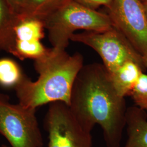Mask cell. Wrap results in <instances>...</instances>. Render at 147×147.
<instances>
[{
    "label": "cell",
    "mask_w": 147,
    "mask_h": 147,
    "mask_svg": "<svg viewBox=\"0 0 147 147\" xmlns=\"http://www.w3.org/2000/svg\"><path fill=\"white\" fill-rule=\"evenodd\" d=\"M25 74L20 65L10 58L0 59V86L15 88Z\"/></svg>",
    "instance_id": "obj_13"
},
{
    "label": "cell",
    "mask_w": 147,
    "mask_h": 147,
    "mask_svg": "<svg viewBox=\"0 0 147 147\" xmlns=\"http://www.w3.org/2000/svg\"><path fill=\"white\" fill-rule=\"evenodd\" d=\"M129 95L136 106L147 112V74H142Z\"/></svg>",
    "instance_id": "obj_15"
},
{
    "label": "cell",
    "mask_w": 147,
    "mask_h": 147,
    "mask_svg": "<svg viewBox=\"0 0 147 147\" xmlns=\"http://www.w3.org/2000/svg\"><path fill=\"white\" fill-rule=\"evenodd\" d=\"M143 69L138 64L128 61L113 72L109 73L111 82L117 94L124 98L126 95H129L143 73Z\"/></svg>",
    "instance_id": "obj_9"
},
{
    "label": "cell",
    "mask_w": 147,
    "mask_h": 147,
    "mask_svg": "<svg viewBox=\"0 0 147 147\" xmlns=\"http://www.w3.org/2000/svg\"><path fill=\"white\" fill-rule=\"evenodd\" d=\"M90 9L96 11L100 6H105L107 8L110 6L113 0H73Z\"/></svg>",
    "instance_id": "obj_16"
},
{
    "label": "cell",
    "mask_w": 147,
    "mask_h": 147,
    "mask_svg": "<svg viewBox=\"0 0 147 147\" xmlns=\"http://www.w3.org/2000/svg\"><path fill=\"white\" fill-rule=\"evenodd\" d=\"M143 5H144V7L145 11H146V14H147V1L145 2H143Z\"/></svg>",
    "instance_id": "obj_18"
},
{
    "label": "cell",
    "mask_w": 147,
    "mask_h": 147,
    "mask_svg": "<svg viewBox=\"0 0 147 147\" xmlns=\"http://www.w3.org/2000/svg\"><path fill=\"white\" fill-rule=\"evenodd\" d=\"M113 26L126 37L147 68V16L141 0H113L107 8Z\"/></svg>",
    "instance_id": "obj_7"
},
{
    "label": "cell",
    "mask_w": 147,
    "mask_h": 147,
    "mask_svg": "<svg viewBox=\"0 0 147 147\" xmlns=\"http://www.w3.org/2000/svg\"><path fill=\"white\" fill-rule=\"evenodd\" d=\"M45 29L44 22L42 20L33 18L19 17V20L14 27L16 40L40 41L44 37Z\"/></svg>",
    "instance_id": "obj_12"
},
{
    "label": "cell",
    "mask_w": 147,
    "mask_h": 147,
    "mask_svg": "<svg viewBox=\"0 0 147 147\" xmlns=\"http://www.w3.org/2000/svg\"><path fill=\"white\" fill-rule=\"evenodd\" d=\"M68 0H26L20 18H33L44 20Z\"/></svg>",
    "instance_id": "obj_11"
},
{
    "label": "cell",
    "mask_w": 147,
    "mask_h": 147,
    "mask_svg": "<svg viewBox=\"0 0 147 147\" xmlns=\"http://www.w3.org/2000/svg\"><path fill=\"white\" fill-rule=\"evenodd\" d=\"M126 126L127 138L124 147H147L146 112L136 106L127 109Z\"/></svg>",
    "instance_id": "obj_8"
},
{
    "label": "cell",
    "mask_w": 147,
    "mask_h": 147,
    "mask_svg": "<svg viewBox=\"0 0 147 147\" xmlns=\"http://www.w3.org/2000/svg\"><path fill=\"white\" fill-rule=\"evenodd\" d=\"M0 147H9V146H7V145H5V144H2V145H1Z\"/></svg>",
    "instance_id": "obj_19"
},
{
    "label": "cell",
    "mask_w": 147,
    "mask_h": 147,
    "mask_svg": "<svg viewBox=\"0 0 147 147\" xmlns=\"http://www.w3.org/2000/svg\"><path fill=\"white\" fill-rule=\"evenodd\" d=\"M50 49L44 46L40 41H23L16 40L10 53L20 59H32L36 61L47 53Z\"/></svg>",
    "instance_id": "obj_14"
},
{
    "label": "cell",
    "mask_w": 147,
    "mask_h": 147,
    "mask_svg": "<svg viewBox=\"0 0 147 147\" xmlns=\"http://www.w3.org/2000/svg\"><path fill=\"white\" fill-rule=\"evenodd\" d=\"M45 127L49 134L48 147H92L91 131L79 123L63 102L50 104Z\"/></svg>",
    "instance_id": "obj_6"
},
{
    "label": "cell",
    "mask_w": 147,
    "mask_h": 147,
    "mask_svg": "<svg viewBox=\"0 0 147 147\" xmlns=\"http://www.w3.org/2000/svg\"><path fill=\"white\" fill-rule=\"evenodd\" d=\"M69 106L79 123L90 131L96 124L101 127L107 147H120L127 108L103 64L84 65L75 81Z\"/></svg>",
    "instance_id": "obj_1"
},
{
    "label": "cell",
    "mask_w": 147,
    "mask_h": 147,
    "mask_svg": "<svg viewBox=\"0 0 147 147\" xmlns=\"http://www.w3.org/2000/svg\"><path fill=\"white\" fill-rule=\"evenodd\" d=\"M19 20L5 0H0V51L11 53L16 41L14 27Z\"/></svg>",
    "instance_id": "obj_10"
},
{
    "label": "cell",
    "mask_w": 147,
    "mask_h": 147,
    "mask_svg": "<svg viewBox=\"0 0 147 147\" xmlns=\"http://www.w3.org/2000/svg\"><path fill=\"white\" fill-rule=\"evenodd\" d=\"M13 13L19 15L25 5L26 0H5Z\"/></svg>",
    "instance_id": "obj_17"
},
{
    "label": "cell",
    "mask_w": 147,
    "mask_h": 147,
    "mask_svg": "<svg viewBox=\"0 0 147 147\" xmlns=\"http://www.w3.org/2000/svg\"><path fill=\"white\" fill-rule=\"evenodd\" d=\"M36 112L19 103H11L8 95L0 93V134L11 147H42Z\"/></svg>",
    "instance_id": "obj_4"
},
{
    "label": "cell",
    "mask_w": 147,
    "mask_h": 147,
    "mask_svg": "<svg viewBox=\"0 0 147 147\" xmlns=\"http://www.w3.org/2000/svg\"><path fill=\"white\" fill-rule=\"evenodd\" d=\"M141 1H142V3H143V2H145L147 1V0H141Z\"/></svg>",
    "instance_id": "obj_20"
},
{
    "label": "cell",
    "mask_w": 147,
    "mask_h": 147,
    "mask_svg": "<svg viewBox=\"0 0 147 147\" xmlns=\"http://www.w3.org/2000/svg\"><path fill=\"white\" fill-rule=\"evenodd\" d=\"M70 40L80 42L98 53L109 73L128 61L146 68L143 59L121 32L112 26L105 31H85L74 34Z\"/></svg>",
    "instance_id": "obj_5"
},
{
    "label": "cell",
    "mask_w": 147,
    "mask_h": 147,
    "mask_svg": "<svg viewBox=\"0 0 147 147\" xmlns=\"http://www.w3.org/2000/svg\"><path fill=\"white\" fill-rule=\"evenodd\" d=\"M84 62L80 53L70 55L65 50L50 49L44 56L34 61V67L39 74L37 80L33 81L25 75L14 88L19 103L34 109L56 101L69 106L75 81Z\"/></svg>",
    "instance_id": "obj_2"
},
{
    "label": "cell",
    "mask_w": 147,
    "mask_h": 147,
    "mask_svg": "<svg viewBox=\"0 0 147 147\" xmlns=\"http://www.w3.org/2000/svg\"><path fill=\"white\" fill-rule=\"evenodd\" d=\"M53 48L65 50L78 30L102 32L113 26L109 15L90 9L73 0L65 3L44 20Z\"/></svg>",
    "instance_id": "obj_3"
}]
</instances>
